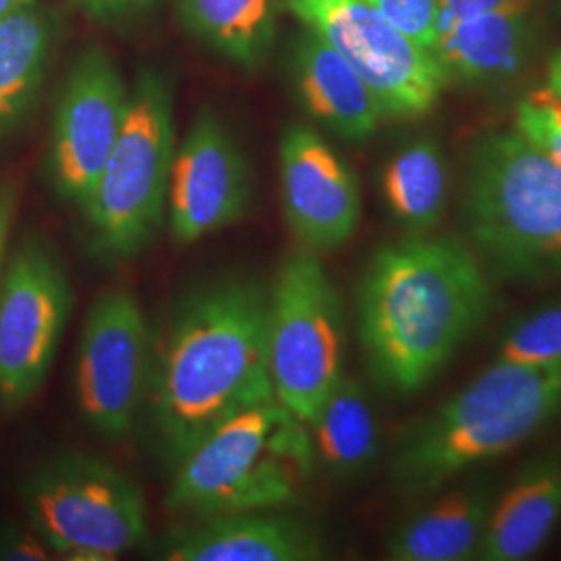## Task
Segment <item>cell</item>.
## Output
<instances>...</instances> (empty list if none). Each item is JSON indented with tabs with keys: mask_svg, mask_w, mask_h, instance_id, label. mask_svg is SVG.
Here are the masks:
<instances>
[{
	"mask_svg": "<svg viewBox=\"0 0 561 561\" xmlns=\"http://www.w3.org/2000/svg\"><path fill=\"white\" fill-rule=\"evenodd\" d=\"M491 308V273L466 241L410 233L382 245L362 273L356 300L368 375L387 393H419Z\"/></svg>",
	"mask_w": 561,
	"mask_h": 561,
	"instance_id": "6da1fadb",
	"label": "cell"
},
{
	"mask_svg": "<svg viewBox=\"0 0 561 561\" xmlns=\"http://www.w3.org/2000/svg\"><path fill=\"white\" fill-rule=\"evenodd\" d=\"M266 317L268 291L256 280H219L181 304L152 377V419L171 466L221 422L275 398Z\"/></svg>",
	"mask_w": 561,
	"mask_h": 561,
	"instance_id": "7a4b0ae2",
	"label": "cell"
},
{
	"mask_svg": "<svg viewBox=\"0 0 561 561\" xmlns=\"http://www.w3.org/2000/svg\"><path fill=\"white\" fill-rule=\"evenodd\" d=\"M560 412L561 364L495 360L401 433L391 482L401 495L424 500L520 447Z\"/></svg>",
	"mask_w": 561,
	"mask_h": 561,
	"instance_id": "3957f363",
	"label": "cell"
},
{
	"mask_svg": "<svg viewBox=\"0 0 561 561\" xmlns=\"http://www.w3.org/2000/svg\"><path fill=\"white\" fill-rule=\"evenodd\" d=\"M468 245L491 277H561V167L518 129L472 144L461 202Z\"/></svg>",
	"mask_w": 561,
	"mask_h": 561,
	"instance_id": "277c9868",
	"label": "cell"
},
{
	"mask_svg": "<svg viewBox=\"0 0 561 561\" xmlns=\"http://www.w3.org/2000/svg\"><path fill=\"white\" fill-rule=\"evenodd\" d=\"M314 461L306 422L277 398L259 401L221 422L175 466L167 507L194 518L279 510L298 500Z\"/></svg>",
	"mask_w": 561,
	"mask_h": 561,
	"instance_id": "5b68a950",
	"label": "cell"
},
{
	"mask_svg": "<svg viewBox=\"0 0 561 561\" xmlns=\"http://www.w3.org/2000/svg\"><path fill=\"white\" fill-rule=\"evenodd\" d=\"M175 157L173 99L161 76L144 71L129 88L127 113L83 215L92 252L104 262L140 256L167 217Z\"/></svg>",
	"mask_w": 561,
	"mask_h": 561,
	"instance_id": "8992f818",
	"label": "cell"
},
{
	"mask_svg": "<svg viewBox=\"0 0 561 561\" xmlns=\"http://www.w3.org/2000/svg\"><path fill=\"white\" fill-rule=\"evenodd\" d=\"M23 505L30 526L60 560H117L148 535L138 484L78 451L42 463L25 482Z\"/></svg>",
	"mask_w": 561,
	"mask_h": 561,
	"instance_id": "52a82bcc",
	"label": "cell"
},
{
	"mask_svg": "<svg viewBox=\"0 0 561 561\" xmlns=\"http://www.w3.org/2000/svg\"><path fill=\"white\" fill-rule=\"evenodd\" d=\"M266 358L275 398L304 422L345 377L340 294L312 250L289 254L268 291Z\"/></svg>",
	"mask_w": 561,
	"mask_h": 561,
	"instance_id": "ba28073f",
	"label": "cell"
},
{
	"mask_svg": "<svg viewBox=\"0 0 561 561\" xmlns=\"http://www.w3.org/2000/svg\"><path fill=\"white\" fill-rule=\"evenodd\" d=\"M370 88L385 119H421L442 99L447 76L435 55L385 20L368 0H283Z\"/></svg>",
	"mask_w": 561,
	"mask_h": 561,
	"instance_id": "9c48e42d",
	"label": "cell"
},
{
	"mask_svg": "<svg viewBox=\"0 0 561 561\" xmlns=\"http://www.w3.org/2000/svg\"><path fill=\"white\" fill-rule=\"evenodd\" d=\"M71 312V285L46 241H23L0 279V410L15 412L41 389Z\"/></svg>",
	"mask_w": 561,
	"mask_h": 561,
	"instance_id": "30bf717a",
	"label": "cell"
},
{
	"mask_svg": "<svg viewBox=\"0 0 561 561\" xmlns=\"http://www.w3.org/2000/svg\"><path fill=\"white\" fill-rule=\"evenodd\" d=\"M150 375V327L134 294L108 291L90 308L76 364V396L88 426L106 442L127 437Z\"/></svg>",
	"mask_w": 561,
	"mask_h": 561,
	"instance_id": "8fae6325",
	"label": "cell"
},
{
	"mask_svg": "<svg viewBox=\"0 0 561 561\" xmlns=\"http://www.w3.org/2000/svg\"><path fill=\"white\" fill-rule=\"evenodd\" d=\"M129 88L117 65L90 48L71 67L55 106L48 173L60 198L85 208L119 138Z\"/></svg>",
	"mask_w": 561,
	"mask_h": 561,
	"instance_id": "7c38bea8",
	"label": "cell"
},
{
	"mask_svg": "<svg viewBox=\"0 0 561 561\" xmlns=\"http://www.w3.org/2000/svg\"><path fill=\"white\" fill-rule=\"evenodd\" d=\"M250 202V167L238 144L215 113L202 111L173 157L167 194L171 240H204L240 221Z\"/></svg>",
	"mask_w": 561,
	"mask_h": 561,
	"instance_id": "4fadbf2b",
	"label": "cell"
},
{
	"mask_svg": "<svg viewBox=\"0 0 561 561\" xmlns=\"http://www.w3.org/2000/svg\"><path fill=\"white\" fill-rule=\"evenodd\" d=\"M285 221L306 250H337L352 240L362 215L354 169L308 125H289L279 146Z\"/></svg>",
	"mask_w": 561,
	"mask_h": 561,
	"instance_id": "5bb4252c",
	"label": "cell"
},
{
	"mask_svg": "<svg viewBox=\"0 0 561 561\" xmlns=\"http://www.w3.org/2000/svg\"><path fill=\"white\" fill-rule=\"evenodd\" d=\"M162 549L169 561H317L324 558L319 533L277 510L196 518Z\"/></svg>",
	"mask_w": 561,
	"mask_h": 561,
	"instance_id": "9a60e30c",
	"label": "cell"
},
{
	"mask_svg": "<svg viewBox=\"0 0 561 561\" xmlns=\"http://www.w3.org/2000/svg\"><path fill=\"white\" fill-rule=\"evenodd\" d=\"M495 497V489L479 481L424 497L391 528L385 547L389 560H479Z\"/></svg>",
	"mask_w": 561,
	"mask_h": 561,
	"instance_id": "2e32d148",
	"label": "cell"
},
{
	"mask_svg": "<svg viewBox=\"0 0 561 561\" xmlns=\"http://www.w3.org/2000/svg\"><path fill=\"white\" fill-rule=\"evenodd\" d=\"M560 522L561 445H553L524 461L512 484L495 497L479 560H530Z\"/></svg>",
	"mask_w": 561,
	"mask_h": 561,
	"instance_id": "e0dca14e",
	"label": "cell"
},
{
	"mask_svg": "<svg viewBox=\"0 0 561 561\" xmlns=\"http://www.w3.org/2000/svg\"><path fill=\"white\" fill-rule=\"evenodd\" d=\"M291 76L304 111L343 140H368L385 119L360 76L306 27L294 46Z\"/></svg>",
	"mask_w": 561,
	"mask_h": 561,
	"instance_id": "ac0fdd59",
	"label": "cell"
},
{
	"mask_svg": "<svg viewBox=\"0 0 561 561\" xmlns=\"http://www.w3.org/2000/svg\"><path fill=\"white\" fill-rule=\"evenodd\" d=\"M528 13H495L454 20L439 15L433 55L447 80L493 85L512 80L528 57Z\"/></svg>",
	"mask_w": 561,
	"mask_h": 561,
	"instance_id": "d6986e66",
	"label": "cell"
},
{
	"mask_svg": "<svg viewBox=\"0 0 561 561\" xmlns=\"http://www.w3.org/2000/svg\"><path fill=\"white\" fill-rule=\"evenodd\" d=\"M306 426L314 460L337 479H356L379 458V421L356 379L343 377Z\"/></svg>",
	"mask_w": 561,
	"mask_h": 561,
	"instance_id": "ffe728a7",
	"label": "cell"
},
{
	"mask_svg": "<svg viewBox=\"0 0 561 561\" xmlns=\"http://www.w3.org/2000/svg\"><path fill=\"white\" fill-rule=\"evenodd\" d=\"M53 38V18L36 2L0 21V134L13 129L38 99Z\"/></svg>",
	"mask_w": 561,
	"mask_h": 561,
	"instance_id": "44dd1931",
	"label": "cell"
},
{
	"mask_svg": "<svg viewBox=\"0 0 561 561\" xmlns=\"http://www.w3.org/2000/svg\"><path fill=\"white\" fill-rule=\"evenodd\" d=\"M181 18L196 38L243 69L266 59L283 0H178Z\"/></svg>",
	"mask_w": 561,
	"mask_h": 561,
	"instance_id": "7402d4cb",
	"label": "cell"
},
{
	"mask_svg": "<svg viewBox=\"0 0 561 561\" xmlns=\"http://www.w3.org/2000/svg\"><path fill=\"white\" fill-rule=\"evenodd\" d=\"M381 192L391 217L408 233H431L442 222L449 192L439 144L421 138L403 146L382 167Z\"/></svg>",
	"mask_w": 561,
	"mask_h": 561,
	"instance_id": "603a6c76",
	"label": "cell"
},
{
	"mask_svg": "<svg viewBox=\"0 0 561 561\" xmlns=\"http://www.w3.org/2000/svg\"><path fill=\"white\" fill-rule=\"evenodd\" d=\"M497 360L522 364H561V300L514 322L500 341Z\"/></svg>",
	"mask_w": 561,
	"mask_h": 561,
	"instance_id": "cb8c5ba5",
	"label": "cell"
},
{
	"mask_svg": "<svg viewBox=\"0 0 561 561\" xmlns=\"http://www.w3.org/2000/svg\"><path fill=\"white\" fill-rule=\"evenodd\" d=\"M516 129L561 167V99L549 88L533 90L518 102Z\"/></svg>",
	"mask_w": 561,
	"mask_h": 561,
	"instance_id": "d4e9b609",
	"label": "cell"
},
{
	"mask_svg": "<svg viewBox=\"0 0 561 561\" xmlns=\"http://www.w3.org/2000/svg\"><path fill=\"white\" fill-rule=\"evenodd\" d=\"M401 34L433 53L439 21V0H368Z\"/></svg>",
	"mask_w": 561,
	"mask_h": 561,
	"instance_id": "484cf974",
	"label": "cell"
},
{
	"mask_svg": "<svg viewBox=\"0 0 561 561\" xmlns=\"http://www.w3.org/2000/svg\"><path fill=\"white\" fill-rule=\"evenodd\" d=\"M533 0H439V15L466 20L495 13H528Z\"/></svg>",
	"mask_w": 561,
	"mask_h": 561,
	"instance_id": "4316f807",
	"label": "cell"
},
{
	"mask_svg": "<svg viewBox=\"0 0 561 561\" xmlns=\"http://www.w3.org/2000/svg\"><path fill=\"white\" fill-rule=\"evenodd\" d=\"M50 547L34 528H11L0 537V560H50Z\"/></svg>",
	"mask_w": 561,
	"mask_h": 561,
	"instance_id": "83f0119b",
	"label": "cell"
},
{
	"mask_svg": "<svg viewBox=\"0 0 561 561\" xmlns=\"http://www.w3.org/2000/svg\"><path fill=\"white\" fill-rule=\"evenodd\" d=\"M76 2L90 20L115 23V21L140 15L157 0H76Z\"/></svg>",
	"mask_w": 561,
	"mask_h": 561,
	"instance_id": "f1b7e54d",
	"label": "cell"
},
{
	"mask_svg": "<svg viewBox=\"0 0 561 561\" xmlns=\"http://www.w3.org/2000/svg\"><path fill=\"white\" fill-rule=\"evenodd\" d=\"M18 210V194L11 185L0 187V279H2V262L7 252V241L11 236V227Z\"/></svg>",
	"mask_w": 561,
	"mask_h": 561,
	"instance_id": "f546056e",
	"label": "cell"
},
{
	"mask_svg": "<svg viewBox=\"0 0 561 561\" xmlns=\"http://www.w3.org/2000/svg\"><path fill=\"white\" fill-rule=\"evenodd\" d=\"M547 88L561 99V50L549 62V71H547Z\"/></svg>",
	"mask_w": 561,
	"mask_h": 561,
	"instance_id": "4dcf8cb0",
	"label": "cell"
},
{
	"mask_svg": "<svg viewBox=\"0 0 561 561\" xmlns=\"http://www.w3.org/2000/svg\"><path fill=\"white\" fill-rule=\"evenodd\" d=\"M36 0H0V21L20 13L23 9H27L30 4H34Z\"/></svg>",
	"mask_w": 561,
	"mask_h": 561,
	"instance_id": "1f68e13d",
	"label": "cell"
}]
</instances>
